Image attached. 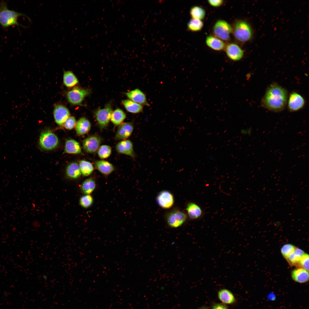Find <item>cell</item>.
<instances>
[{"label":"cell","mask_w":309,"mask_h":309,"mask_svg":"<svg viewBox=\"0 0 309 309\" xmlns=\"http://www.w3.org/2000/svg\"><path fill=\"white\" fill-rule=\"evenodd\" d=\"M287 90L276 83L267 87L261 101L262 107L271 111L279 112L286 108L288 98Z\"/></svg>","instance_id":"obj_1"},{"label":"cell","mask_w":309,"mask_h":309,"mask_svg":"<svg viewBox=\"0 0 309 309\" xmlns=\"http://www.w3.org/2000/svg\"><path fill=\"white\" fill-rule=\"evenodd\" d=\"M21 16L28 17L25 14L9 9L5 2L0 3V25L3 28L11 26L20 25L17 21L18 18Z\"/></svg>","instance_id":"obj_2"},{"label":"cell","mask_w":309,"mask_h":309,"mask_svg":"<svg viewBox=\"0 0 309 309\" xmlns=\"http://www.w3.org/2000/svg\"><path fill=\"white\" fill-rule=\"evenodd\" d=\"M234 35L238 41L245 42L250 40L253 35L251 27L245 21L239 20L235 24L234 28Z\"/></svg>","instance_id":"obj_3"},{"label":"cell","mask_w":309,"mask_h":309,"mask_svg":"<svg viewBox=\"0 0 309 309\" xmlns=\"http://www.w3.org/2000/svg\"><path fill=\"white\" fill-rule=\"evenodd\" d=\"M58 142V137L51 131L46 130L41 133L39 139V144L41 148L44 150H52L57 146Z\"/></svg>","instance_id":"obj_4"},{"label":"cell","mask_w":309,"mask_h":309,"mask_svg":"<svg viewBox=\"0 0 309 309\" xmlns=\"http://www.w3.org/2000/svg\"><path fill=\"white\" fill-rule=\"evenodd\" d=\"M231 25L226 21L219 20L215 23L213 27V32L215 36L224 40H228L232 31Z\"/></svg>","instance_id":"obj_5"},{"label":"cell","mask_w":309,"mask_h":309,"mask_svg":"<svg viewBox=\"0 0 309 309\" xmlns=\"http://www.w3.org/2000/svg\"><path fill=\"white\" fill-rule=\"evenodd\" d=\"M187 218L186 214L178 209L170 211L166 216L167 224L173 228H177L181 226L186 221Z\"/></svg>","instance_id":"obj_6"},{"label":"cell","mask_w":309,"mask_h":309,"mask_svg":"<svg viewBox=\"0 0 309 309\" xmlns=\"http://www.w3.org/2000/svg\"><path fill=\"white\" fill-rule=\"evenodd\" d=\"M90 93L89 90L75 87L67 93V98L71 104L80 105Z\"/></svg>","instance_id":"obj_7"},{"label":"cell","mask_w":309,"mask_h":309,"mask_svg":"<svg viewBox=\"0 0 309 309\" xmlns=\"http://www.w3.org/2000/svg\"><path fill=\"white\" fill-rule=\"evenodd\" d=\"M287 104L289 111L295 112L304 108L305 100L301 94L295 92H293L288 96Z\"/></svg>","instance_id":"obj_8"},{"label":"cell","mask_w":309,"mask_h":309,"mask_svg":"<svg viewBox=\"0 0 309 309\" xmlns=\"http://www.w3.org/2000/svg\"><path fill=\"white\" fill-rule=\"evenodd\" d=\"M112 112L111 106L109 104L103 108L99 109L95 112L96 120L101 128H105L108 124Z\"/></svg>","instance_id":"obj_9"},{"label":"cell","mask_w":309,"mask_h":309,"mask_svg":"<svg viewBox=\"0 0 309 309\" xmlns=\"http://www.w3.org/2000/svg\"><path fill=\"white\" fill-rule=\"evenodd\" d=\"M102 139L99 136L92 135L85 138L83 142L84 150L89 153L96 152L100 146Z\"/></svg>","instance_id":"obj_10"},{"label":"cell","mask_w":309,"mask_h":309,"mask_svg":"<svg viewBox=\"0 0 309 309\" xmlns=\"http://www.w3.org/2000/svg\"><path fill=\"white\" fill-rule=\"evenodd\" d=\"M53 114L55 122L60 125H63L70 115L68 109L62 105L55 106Z\"/></svg>","instance_id":"obj_11"},{"label":"cell","mask_w":309,"mask_h":309,"mask_svg":"<svg viewBox=\"0 0 309 309\" xmlns=\"http://www.w3.org/2000/svg\"><path fill=\"white\" fill-rule=\"evenodd\" d=\"M157 200L159 205L164 209H168L173 205L174 199L172 194L167 191H162L158 195Z\"/></svg>","instance_id":"obj_12"},{"label":"cell","mask_w":309,"mask_h":309,"mask_svg":"<svg viewBox=\"0 0 309 309\" xmlns=\"http://www.w3.org/2000/svg\"><path fill=\"white\" fill-rule=\"evenodd\" d=\"M134 129V125L131 122L122 123L118 127L115 136L116 140L125 139L131 135Z\"/></svg>","instance_id":"obj_13"},{"label":"cell","mask_w":309,"mask_h":309,"mask_svg":"<svg viewBox=\"0 0 309 309\" xmlns=\"http://www.w3.org/2000/svg\"><path fill=\"white\" fill-rule=\"evenodd\" d=\"M116 149L119 153L128 155L133 158L135 157L133 144L129 140H124L119 142L116 146Z\"/></svg>","instance_id":"obj_14"},{"label":"cell","mask_w":309,"mask_h":309,"mask_svg":"<svg viewBox=\"0 0 309 309\" xmlns=\"http://www.w3.org/2000/svg\"><path fill=\"white\" fill-rule=\"evenodd\" d=\"M225 51L228 57L235 61L241 59L244 54L243 50L238 45L234 43L228 45L226 47Z\"/></svg>","instance_id":"obj_15"},{"label":"cell","mask_w":309,"mask_h":309,"mask_svg":"<svg viewBox=\"0 0 309 309\" xmlns=\"http://www.w3.org/2000/svg\"><path fill=\"white\" fill-rule=\"evenodd\" d=\"M126 96L131 100L142 105L149 106L145 94L140 90L137 88L126 93Z\"/></svg>","instance_id":"obj_16"},{"label":"cell","mask_w":309,"mask_h":309,"mask_svg":"<svg viewBox=\"0 0 309 309\" xmlns=\"http://www.w3.org/2000/svg\"><path fill=\"white\" fill-rule=\"evenodd\" d=\"M291 276L293 280L296 282L305 283L309 280L308 271L302 268H297L292 271Z\"/></svg>","instance_id":"obj_17"},{"label":"cell","mask_w":309,"mask_h":309,"mask_svg":"<svg viewBox=\"0 0 309 309\" xmlns=\"http://www.w3.org/2000/svg\"><path fill=\"white\" fill-rule=\"evenodd\" d=\"M91 127V123L88 119L85 117L81 118L76 123V132L78 135H84L90 131Z\"/></svg>","instance_id":"obj_18"},{"label":"cell","mask_w":309,"mask_h":309,"mask_svg":"<svg viewBox=\"0 0 309 309\" xmlns=\"http://www.w3.org/2000/svg\"><path fill=\"white\" fill-rule=\"evenodd\" d=\"M95 165L97 169L102 174L108 175L112 173L114 170L113 165L108 161L104 160L96 161Z\"/></svg>","instance_id":"obj_19"},{"label":"cell","mask_w":309,"mask_h":309,"mask_svg":"<svg viewBox=\"0 0 309 309\" xmlns=\"http://www.w3.org/2000/svg\"><path fill=\"white\" fill-rule=\"evenodd\" d=\"M206 43L209 47L215 50H222L225 47V44L223 41L212 35L208 36L206 37Z\"/></svg>","instance_id":"obj_20"},{"label":"cell","mask_w":309,"mask_h":309,"mask_svg":"<svg viewBox=\"0 0 309 309\" xmlns=\"http://www.w3.org/2000/svg\"><path fill=\"white\" fill-rule=\"evenodd\" d=\"M186 210L189 217L192 219H196L199 218L202 215V210L197 204L194 203H189Z\"/></svg>","instance_id":"obj_21"},{"label":"cell","mask_w":309,"mask_h":309,"mask_svg":"<svg viewBox=\"0 0 309 309\" xmlns=\"http://www.w3.org/2000/svg\"><path fill=\"white\" fill-rule=\"evenodd\" d=\"M122 102L125 108L130 112L136 114L141 112L143 111L142 105L131 100H124Z\"/></svg>","instance_id":"obj_22"},{"label":"cell","mask_w":309,"mask_h":309,"mask_svg":"<svg viewBox=\"0 0 309 309\" xmlns=\"http://www.w3.org/2000/svg\"><path fill=\"white\" fill-rule=\"evenodd\" d=\"M64 151L66 153L72 154H79L82 152V150L79 143L72 139L67 140L65 143Z\"/></svg>","instance_id":"obj_23"},{"label":"cell","mask_w":309,"mask_h":309,"mask_svg":"<svg viewBox=\"0 0 309 309\" xmlns=\"http://www.w3.org/2000/svg\"><path fill=\"white\" fill-rule=\"evenodd\" d=\"M66 170L67 176L71 179H77L82 174L79 164L75 162L70 163L67 167Z\"/></svg>","instance_id":"obj_24"},{"label":"cell","mask_w":309,"mask_h":309,"mask_svg":"<svg viewBox=\"0 0 309 309\" xmlns=\"http://www.w3.org/2000/svg\"><path fill=\"white\" fill-rule=\"evenodd\" d=\"M304 253L302 250L296 247L293 253L286 259L291 266H298L300 261Z\"/></svg>","instance_id":"obj_25"},{"label":"cell","mask_w":309,"mask_h":309,"mask_svg":"<svg viewBox=\"0 0 309 309\" xmlns=\"http://www.w3.org/2000/svg\"><path fill=\"white\" fill-rule=\"evenodd\" d=\"M218 298L223 303L231 304L233 303L235 301L234 296L233 294L229 290L226 289H222L218 292Z\"/></svg>","instance_id":"obj_26"},{"label":"cell","mask_w":309,"mask_h":309,"mask_svg":"<svg viewBox=\"0 0 309 309\" xmlns=\"http://www.w3.org/2000/svg\"><path fill=\"white\" fill-rule=\"evenodd\" d=\"M126 118L124 112L120 108H117L112 112L110 120L115 125L121 124Z\"/></svg>","instance_id":"obj_27"},{"label":"cell","mask_w":309,"mask_h":309,"mask_svg":"<svg viewBox=\"0 0 309 309\" xmlns=\"http://www.w3.org/2000/svg\"><path fill=\"white\" fill-rule=\"evenodd\" d=\"M63 83L68 88L75 86L78 82V79L74 73L70 71L64 72L63 77Z\"/></svg>","instance_id":"obj_28"},{"label":"cell","mask_w":309,"mask_h":309,"mask_svg":"<svg viewBox=\"0 0 309 309\" xmlns=\"http://www.w3.org/2000/svg\"><path fill=\"white\" fill-rule=\"evenodd\" d=\"M96 187L95 181L92 178H89L83 182L81 186V189L85 195H90L94 191Z\"/></svg>","instance_id":"obj_29"},{"label":"cell","mask_w":309,"mask_h":309,"mask_svg":"<svg viewBox=\"0 0 309 309\" xmlns=\"http://www.w3.org/2000/svg\"><path fill=\"white\" fill-rule=\"evenodd\" d=\"M79 165L81 174L85 176L90 175L94 170L92 164L87 161L83 160L80 161Z\"/></svg>","instance_id":"obj_30"},{"label":"cell","mask_w":309,"mask_h":309,"mask_svg":"<svg viewBox=\"0 0 309 309\" xmlns=\"http://www.w3.org/2000/svg\"><path fill=\"white\" fill-rule=\"evenodd\" d=\"M190 14L192 18L201 20L205 17V12L204 9L201 7L194 6L191 9Z\"/></svg>","instance_id":"obj_31"},{"label":"cell","mask_w":309,"mask_h":309,"mask_svg":"<svg viewBox=\"0 0 309 309\" xmlns=\"http://www.w3.org/2000/svg\"><path fill=\"white\" fill-rule=\"evenodd\" d=\"M203 26V23L201 20L193 18L190 19L187 23L188 29L193 31L201 30Z\"/></svg>","instance_id":"obj_32"},{"label":"cell","mask_w":309,"mask_h":309,"mask_svg":"<svg viewBox=\"0 0 309 309\" xmlns=\"http://www.w3.org/2000/svg\"><path fill=\"white\" fill-rule=\"evenodd\" d=\"M112 152L111 147L106 145H102L100 146L98 150L99 157L102 159H105L108 157Z\"/></svg>","instance_id":"obj_33"},{"label":"cell","mask_w":309,"mask_h":309,"mask_svg":"<svg viewBox=\"0 0 309 309\" xmlns=\"http://www.w3.org/2000/svg\"><path fill=\"white\" fill-rule=\"evenodd\" d=\"M93 202V199L90 195H85L82 196L80 200V205L84 208L90 207Z\"/></svg>","instance_id":"obj_34"},{"label":"cell","mask_w":309,"mask_h":309,"mask_svg":"<svg viewBox=\"0 0 309 309\" xmlns=\"http://www.w3.org/2000/svg\"><path fill=\"white\" fill-rule=\"evenodd\" d=\"M296 247L290 244H286L283 245L281 249L282 254L286 259L294 251Z\"/></svg>","instance_id":"obj_35"},{"label":"cell","mask_w":309,"mask_h":309,"mask_svg":"<svg viewBox=\"0 0 309 309\" xmlns=\"http://www.w3.org/2000/svg\"><path fill=\"white\" fill-rule=\"evenodd\" d=\"M309 255L304 253L302 256L299 263L298 266L308 271Z\"/></svg>","instance_id":"obj_36"},{"label":"cell","mask_w":309,"mask_h":309,"mask_svg":"<svg viewBox=\"0 0 309 309\" xmlns=\"http://www.w3.org/2000/svg\"><path fill=\"white\" fill-rule=\"evenodd\" d=\"M76 120L74 117L70 116L65 121L63 124L66 129L70 130L74 128L76 126Z\"/></svg>","instance_id":"obj_37"},{"label":"cell","mask_w":309,"mask_h":309,"mask_svg":"<svg viewBox=\"0 0 309 309\" xmlns=\"http://www.w3.org/2000/svg\"><path fill=\"white\" fill-rule=\"evenodd\" d=\"M208 1L209 4L214 7L220 6L223 3V1L222 0H209Z\"/></svg>","instance_id":"obj_38"},{"label":"cell","mask_w":309,"mask_h":309,"mask_svg":"<svg viewBox=\"0 0 309 309\" xmlns=\"http://www.w3.org/2000/svg\"><path fill=\"white\" fill-rule=\"evenodd\" d=\"M212 309H228L224 305L221 304H216L213 305Z\"/></svg>","instance_id":"obj_39"},{"label":"cell","mask_w":309,"mask_h":309,"mask_svg":"<svg viewBox=\"0 0 309 309\" xmlns=\"http://www.w3.org/2000/svg\"><path fill=\"white\" fill-rule=\"evenodd\" d=\"M43 278L44 280H46L47 278V276L46 275H43Z\"/></svg>","instance_id":"obj_40"},{"label":"cell","mask_w":309,"mask_h":309,"mask_svg":"<svg viewBox=\"0 0 309 309\" xmlns=\"http://www.w3.org/2000/svg\"><path fill=\"white\" fill-rule=\"evenodd\" d=\"M199 309H207L206 308H205V307H202V308H199Z\"/></svg>","instance_id":"obj_41"}]
</instances>
